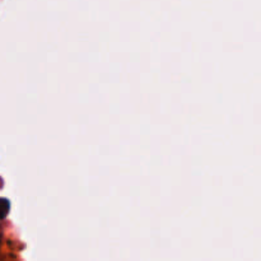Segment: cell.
I'll return each instance as SVG.
<instances>
[{
  "instance_id": "6da1fadb",
  "label": "cell",
  "mask_w": 261,
  "mask_h": 261,
  "mask_svg": "<svg viewBox=\"0 0 261 261\" xmlns=\"http://www.w3.org/2000/svg\"><path fill=\"white\" fill-rule=\"evenodd\" d=\"M9 211H10L9 200H8V199H4V198H0V221H2V219H4L5 217L8 216Z\"/></svg>"
}]
</instances>
